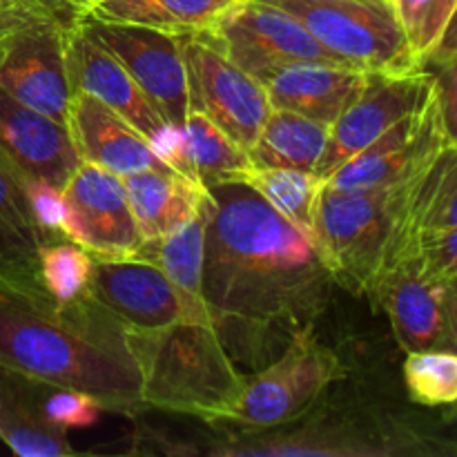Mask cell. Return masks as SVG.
Listing matches in <instances>:
<instances>
[{
  "label": "cell",
  "mask_w": 457,
  "mask_h": 457,
  "mask_svg": "<svg viewBox=\"0 0 457 457\" xmlns=\"http://www.w3.org/2000/svg\"><path fill=\"white\" fill-rule=\"evenodd\" d=\"M36 3H40L43 7H47L49 12H54L58 18H62L65 22H70V25H71V22L79 21L76 16H71V12L65 7V4H62V0H36Z\"/></svg>",
  "instance_id": "cell-38"
},
{
  "label": "cell",
  "mask_w": 457,
  "mask_h": 457,
  "mask_svg": "<svg viewBox=\"0 0 457 457\" xmlns=\"http://www.w3.org/2000/svg\"><path fill=\"white\" fill-rule=\"evenodd\" d=\"M232 0H101L89 16L132 22L172 34H196Z\"/></svg>",
  "instance_id": "cell-25"
},
{
  "label": "cell",
  "mask_w": 457,
  "mask_h": 457,
  "mask_svg": "<svg viewBox=\"0 0 457 457\" xmlns=\"http://www.w3.org/2000/svg\"><path fill=\"white\" fill-rule=\"evenodd\" d=\"M67 27L56 13H40L13 34L0 58V89L62 125L74 96L67 74Z\"/></svg>",
  "instance_id": "cell-11"
},
{
  "label": "cell",
  "mask_w": 457,
  "mask_h": 457,
  "mask_svg": "<svg viewBox=\"0 0 457 457\" xmlns=\"http://www.w3.org/2000/svg\"><path fill=\"white\" fill-rule=\"evenodd\" d=\"M400 186L375 192H339L321 186L312 241L333 281L348 293H373L386 259Z\"/></svg>",
  "instance_id": "cell-4"
},
{
  "label": "cell",
  "mask_w": 457,
  "mask_h": 457,
  "mask_svg": "<svg viewBox=\"0 0 457 457\" xmlns=\"http://www.w3.org/2000/svg\"><path fill=\"white\" fill-rule=\"evenodd\" d=\"M54 395H49L43 402L40 411L45 418L54 424V427L70 431V428H83L89 427L98 420L103 406L98 404L94 397L85 395L79 391H62V388H54Z\"/></svg>",
  "instance_id": "cell-33"
},
{
  "label": "cell",
  "mask_w": 457,
  "mask_h": 457,
  "mask_svg": "<svg viewBox=\"0 0 457 457\" xmlns=\"http://www.w3.org/2000/svg\"><path fill=\"white\" fill-rule=\"evenodd\" d=\"M161 159L204 187L241 181L254 168L250 154L201 112L190 110L161 150Z\"/></svg>",
  "instance_id": "cell-20"
},
{
  "label": "cell",
  "mask_w": 457,
  "mask_h": 457,
  "mask_svg": "<svg viewBox=\"0 0 457 457\" xmlns=\"http://www.w3.org/2000/svg\"><path fill=\"white\" fill-rule=\"evenodd\" d=\"M297 18L312 38L361 71L422 70L388 0H266Z\"/></svg>",
  "instance_id": "cell-5"
},
{
  "label": "cell",
  "mask_w": 457,
  "mask_h": 457,
  "mask_svg": "<svg viewBox=\"0 0 457 457\" xmlns=\"http://www.w3.org/2000/svg\"><path fill=\"white\" fill-rule=\"evenodd\" d=\"M433 107H436L437 128L445 145L457 147V49L446 56L433 58Z\"/></svg>",
  "instance_id": "cell-32"
},
{
  "label": "cell",
  "mask_w": 457,
  "mask_h": 457,
  "mask_svg": "<svg viewBox=\"0 0 457 457\" xmlns=\"http://www.w3.org/2000/svg\"><path fill=\"white\" fill-rule=\"evenodd\" d=\"M47 12L49 9L43 7L40 3H36V0H0V58H3L9 40L13 38V34H16L22 25H27L31 18ZM67 25H70V22H67Z\"/></svg>",
  "instance_id": "cell-35"
},
{
  "label": "cell",
  "mask_w": 457,
  "mask_h": 457,
  "mask_svg": "<svg viewBox=\"0 0 457 457\" xmlns=\"http://www.w3.org/2000/svg\"><path fill=\"white\" fill-rule=\"evenodd\" d=\"M445 147L436 107L406 116L342 165L328 181L330 190L375 192L395 187L420 172Z\"/></svg>",
  "instance_id": "cell-14"
},
{
  "label": "cell",
  "mask_w": 457,
  "mask_h": 457,
  "mask_svg": "<svg viewBox=\"0 0 457 457\" xmlns=\"http://www.w3.org/2000/svg\"><path fill=\"white\" fill-rule=\"evenodd\" d=\"M208 192L204 297L212 324L281 326L293 337L311 330L335 286L315 241L245 181Z\"/></svg>",
  "instance_id": "cell-1"
},
{
  "label": "cell",
  "mask_w": 457,
  "mask_h": 457,
  "mask_svg": "<svg viewBox=\"0 0 457 457\" xmlns=\"http://www.w3.org/2000/svg\"><path fill=\"white\" fill-rule=\"evenodd\" d=\"M433 103V74L422 67L402 74H369L364 89L330 125L324 154L315 168V177L326 183L346 161L360 154L375 138L400 123L406 116L420 114Z\"/></svg>",
  "instance_id": "cell-10"
},
{
  "label": "cell",
  "mask_w": 457,
  "mask_h": 457,
  "mask_svg": "<svg viewBox=\"0 0 457 457\" xmlns=\"http://www.w3.org/2000/svg\"><path fill=\"white\" fill-rule=\"evenodd\" d=\"M62 235L96 259H123L141 253L137 226L119 174L83 161L62 187Z\"/></svg>",
  "instance_id": "cell-12"
},
{
  "label": "cell",
  "mask_w": 457,
  "mask_h": 457,
  "mask_svg": "<svg viewBox=\"0 0 457 457\" xmlns=\"http://www.w3.org/2000/svg\"><path fill=\"white\" fill-rule=\"evenodd\" d=\"M76 22L128 70L170 128H183L190 114V94L181 34L132 22L103 21L89 13H83Z\"/></svg>",
  "instance_id": "cell-8"
},
{
  "label": "cell",
  "mask_w": 457,
  "mask_h": 457,
  "mask_svg": "<svg viewBox=\"0 0 457 457\" xmlns=\"http://www.w3.org/2000/svg\"><path fill=\"white\" fill-rule=\"evenodd\" d=\"M339 378V357L317 342L311 330H302L290 339L279 360L245 378L239 406L226 424L250 431L284 427L302 418Z\"/></svg>",
  "instance_id": "cell-7"
},
{
  "label": "cell",
  "mask_w": 457,
  "mask_h": 457,
  "mask_svg": "<svg viewBox=\"0 0 457 457\" xmlns=\"http://www.w3.org/2000/svg\"><path fill=\"white\" fill-rule=\"evenodd\" d=\"M406 263H413L420 275L440 284L457 279V228L424 230Z\"/></svg>",
  "instance_id": "cell-31"
},
{
  "label": "cell",
  "mask_w": 457,
  "mask_h": 457,
  "mask_svg": "<svg viewBox=\"0 0 457 457\" xmlns=\"http://www.w3.org/2000/svg\"><path fill=\"white\" fill-rule=\"evenodd\" d=\"M0 369L40 386L79 391L103 411L143 409L132 333L96 299L58 303L38 266L0 257Z\"/></svg>",
  "instance_id": "cell-2"
},
{
  "label": "cell",
  "mask_w": 457,
  "mask_h": 457,
  "mask_svg": "<svg viewBox=\"0 0 457 457\" xmlns=\"http://www.w3.org/2000/svg\"><path fill=\"white\" fill-rule=\"evenodd\" d=\"M241 181L253 186L281 217L312 239L317 196L324 186L315 174L286 168H253Z\"/></svg>",
  "instance_id": "cell-27"
},
{
  "label": "cell",
  "mask_w": 457,
  "mask_h": 457,
  "mask_svg": "<svg viewBox=\"0 0 457 457\" xmlns=\"http://www.w3.org/2000/svg\"><path fill=\"white\" fill-rule=\"evenodd\" d=\"M388 3H391V4H393V0H388Z\"/></svg>",
  "instance_id": "cell-40"
},
{
  "label": "cell",
  "mask_w": 457,
  "mask_h": 457,
  "mask_svg": "<svg viewBox=\"0 0 457 457\" xmlns=\"http://www.w3.org/2000/svg\"><path fill=\"white\" fill-rule=\"evenodd\" d=\"M181 54L190 110L208 116L248 152L272 110L266 87L196 34H181Z\"/></svg>",
  "instance_id": "cell-9"
},
{
  "label": "cell",
  "mask_w": 457,
  "mask_h": 457,
  "mask_svg": "<svg viewBox=\"0 0 457 457\" xmlns=\"http://www.w3.org/2000/svg\"><path fill=\"white\" fill-rule=\"evenodd\" d=\"M25 195L29 199L31 212L36 221L43 228L49 239L62 235V219H65V201H62V190L49 186L45 181H34L25 179Z\"/></svg>",
  "instance_id": "cell-34"
},
{
  "label": "cell",
  "mask_w": 457,
  "mask_h": 457,
  "mask_svg": "<svg viewBox=\"0 0 457 457\" xmlns=\"http://www.w3.org/2000/svg\"><path fill=\"white\" fill-rule=\"evenodd\" d=\"M455 49H457V12H455L453 21H451L449 29H446L445 38H442L440 47H437V52H436V54H433V58H440V56H446V54L455 52ZM433 58H431V61H433Z\"/></svg>",
  "instance_id": "cell-37"
},
{
  "label": "cell",
  "mask_w": 457,
  "mask_h": 457,
  "mask_svg": "<svg viewBox=\"0 0 457 457\" xmlns=\"http://www.w3.org/2000/svg\"><path fill=\"white\" fill-rule=\"evenodd\" d=\"M370 299L388 312L397 344L406 353L440 348L445 284L427 279L413 263H404L379 281Z\"/></svg>",
  "instance_id": "cell-19"
},
{
  "label": "cell",
  "mask_w": 457,
  "mask_h": 457,
  "mask_svg": "<svg viewBox=\"0 0 457 457\" xmlns=\"http://www.w3.org/2000/svg\"><path fill=\"white\" fill-rule=\"evenodd\" d=\"M366 80L369 71L355 67L299 62L272 71L262 85L272 107L297 112L330 128L364 89Z\"/></svg>",
  "instance_id": "cell-18"
},
{
  "label": "cell",
  "mask_w": 457,
  "mask_h": 457,
  "mask_svg": "<svg viewBox=\"0 0 457 457\" xmlns=\"http://www.w3.org/2000/svg\"><path fill=\"white\" fill-rule=\"evenodd\" d=\"M0 147L25 179L62 187L80 168L83 156L71 138L70 128L0 89Z\"/></svg>",
  "instance_id": "cell-16"
},
{
  "label": "cell",
  "mask_w": 457,
  "mask_h": 457,
  "mask_svg": "<svg viewBox=\"0 0 457 457\" xmlns=\"http://www.w3.org/2000/svg\"><path fill=\"white\" fill-rule=\"evenodd\" d=\"M196 36L259 83L272 71L299 62L346 65L321 47L297 18L266 0H232Z\"/></svg>",
  "instance_id": "cell-6"
},
{
  "label": "cell",
  "mask_w": 457,
  "mask_h": 457,
  "mask_svg": "<svg viewBox=\"0 0 457 457\" xmlns=\"http://www.w3.org/2000/svg\"><path fill=\"white\" fill-rule=\"evenodd\" d=\"M132 339L143 369V409L192 415L208 424L230 420L245 375L237 370L217 326L181 320Z\"/></svg>",
  "instance_id": "cell-3"
},
{
  "label": "cell",
  "mask_w": 457,
  "mask_h": 457,
  "mask_svg": "<svg viewBox=\"0 0 457 457\" xmlns=\"http://www.w3.org/2000/svg\"><path fill=\"white\" fill-rule=\"evenodd\" d=\"M210 210H212V196H208L195 219L161 239L145 241L138 253L152 259L165 272L181 303V320L196 321V324H212L204 297V253Z\"/></svg>",
  "instance_id": "cell-22"
},
{
  "label": "cell",
  "mask_w": 457,
  "mask_h": 457,
  "mask_svg": "<svg viewBox=\"0 0 457 457\" xmlns=\"http://www.w3.org/2000/svg\"><path fill=\"white\" fill-rule=\"evenodd\" d=\"M94 257L65 235L49 239L38 250V275L58 303L89 297Z\"/></svg>",
  "instance_id": "cell-28"
},
{
  "label": "cell",
  "mask_w": 457,
  "mask_h": 457,
  "mask_svg": "<svg viewBox=\"0 0 457 457\" xmlns=\"http://www.w3.org/2000/svg\"><path fill=\"white\" fill-rule=\"evenodd\" d=\"M440 348L457 353V279L445 284V333Z\"/></svg>",
  "instance_id": "cell-36"
},
{
  "label": "cell",
  "mask_w": 457,
  "mask_h": 457,
  "mask_svg": "<svg viewBox=\"0 0 457 457\" xmlns=\"http://www.w3.org/2000/svg\"><path fill=\"white\" fill-rule=\"evenodd\" d=\"M406 391L422 406L457 404V353L428 348L406 355Z\"/></svg>",
  "instance_id": "cell-29"
},
{
  "label": "cell",
  "mask_w": 457,
  "mask_h": 457,
  "mask_svg": "<svg viewBox=\"0 0 457 457\" xmlns=\"http://www.w3.org/2000/svg\"><path fill=\"white\" fill-rule=\"evenodd\" d=\"M143 241H154L195 219L210 192L177 170H143L120 177Z\"/></svg>",
  "instance_id": "cell-21"
},
{
  "label": "cell",
  "mask_w": 457,
  "mask_h": 457,
  "mask_svg": "<svg viewBox=\"0 0 457 457\" xmlns=\"http://www.w3.org/2000/svg\"><path fill=\"white\" fill-rule=\"evenodd\" d=\"M411 52L427 67L457 12V0H393Z\"/></svg>",
  "instance_id": "cell-30"
},
{
  "label": "cell",
  "mask_w": 457,
  "mask_h": 457,
  "mask_svg": "<svg viewBox=\"0 0 457 457\" xmlns=\"http://www.w3.org/2000/svg\"><path fill=\"white\" fill-rule=\"evenodd\" d=\"M0 440L21 457L74 455L65 431L54 427L29 395V382L0 369Z\"/></svg>",
  "instance_id": "cell-23"
},
{
  "label": "cell",
  "mask_w": 457,
  "mask_h": 457,
  "mask_svg": "<svg viewBox=\"0 0 457 457\" xmlns=\"http://www.w3.org/2000/svg\"><path fill=\"white\" fill-rule=\"evenodd\" d=\"M67 128L83 161L119 177L143 170H174L132 123L89 94L74 92Z\"/></svg>",
  "instance_id": "cell-17"
},
{
  "label": "cell",
  "mask_w": 457,
  "mask_h": 457,
  "mask_svg": "<svg viewBox=\"0 0 457 457\" xmlns=\"http://www.w3.org/2000/svg\"><path fill=\"white\" fill-rule=\"evenodd\" d=\"M98 3H101V0H62V4H65V7L71 12V16H76V18H80L83 13L92 12Z\"/></svg>",
  "instance_id": "cell-39"
},
{
  "label": "cell",
  "mask_w": 457,
  "mask_h": 457,
  "mask_svg": "<svg viewBox=\"0 0 457 457\" xmlns=\"http://www.w3.org/2000/svg\"><path fill=\"white\" fill-rule=\"evenodd\" d=\"M89 295L132 335L156 333L181 321V303L165 272L143 254L94 257Z\"/></svg>",
  "instance_id": "cell-13"
},
{
  "label": "cell",
  "mask_w": 457,
  "mask_h": 457,
  "mask_svg": "<svg viewBox=\"0 0 457 457\" xmlns=\"http://www.w3.org/2000/svg\"><path fill=\"white\" fill-rule=\"evenodd\" d=\"M328 129V125L297 112L272 107L262 134L248 150L250 161L254 168H286L312 174L324 154Z\"/></svg>",
  "instance_id": "cell-24"
},
{
  "label": "cell",
  "mask_w": 457,
  "mask_h": 457,
  "mask_svg": "<svg viewBox=\"0 0 457 457\" xmlns=\"http://www.w3.org/2000/svg\"><path fill=\"white\" fill-rule=\"evenodd\" d=\"M47 241L25 195V177L0 147V257L38 266V250Z\"/></svg>",
  "instance_id": "cell-26"
},
{
  "label": "cell",
  "mask_w": 457,
  "mask_h": 457,
  "mask_svg": "<svg viewBox=\"0 0 457 457\" xmlns=\"http://www.w3.org/2000/svg\"><path fill=\"white\" fill-rule=\"evenodd\" d=\"M65 54L71 89L89 94L112 112L123 116L161 154L174 128L165 123L163 116L147 101L128 70L92 36L85 34L79 22L67 27Z\"/></svg>",
  "instance_id": "cell-15"
}]
</instances>
